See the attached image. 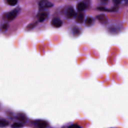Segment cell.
<instances>
[{
	"label": "cell",
	"mask_w": 128,
	"mask_h": 128,
	"mask_svg": "<svg viewBox=\"0 0 128 128\" xmlns=\"http://www.w3.org/2000/svg\"><path fill=\"white\" fill-rule=\"evenodd\" d=\"M54 4L48 0H40L38 2V8L40 10L52 8Z\"/></svg>",
	"instance_id": "1"
},
{
	"label": "cell",
	"mask_w": 128,
	"mask_h": 128,
	"mask_svg": "<svg viewBox=\"0 0 128 128\" xmlns=\"http://www.w3.org/2000/svg\"><path fill=\"white\" fill-rule=\"evenodd\" d=\"M64 14L69 19H72L74 18L76 14L74 9L72 6H69L66 8Z\"/></svg>",
	"instance_id": "2"
},
{
	"label": "cell",
	"mask_w": 128,
	"mask_h": 128,
	"mask_svg": "<svg viewBox=\"0 0 128 128\" xmlns=\"http://www.w3.org/2000/svg\"><path fill=\"white\" fill-rule=\"evenodd\" d=\"M20 10L18 8H16L12 11L9 12L6 14V18L8 21H12L14 20L17 16Z\"/></svg>",
	"instance_id": "3"
},
{
	"label": "cell",
	"mask_w": 128,
	"mask_h": 128,
	"mask_svg": "<svg viewBox=\"0 0 128 128\" xmlns=\"http://www.w3.org/2000/svg\"><path fill=\"white\" fill-rule=\"evenodd\" d=\"M51 25L56 28H59L62 25V22L58 18H54L50 22Z\"/></svg>",
	"instance_id": "4"
},
{
	"label": "cell",
	"mask_w": 128,
	"mask_h": 128,
	"mask_svg": "<svg viewBox=\"0 0 128 128\" xmlns=\"http://www.w3.org/2000/svg\"><path fill=\"white\" fill-rule=\"evenodd\" d=\"M96 18L99 22L102 24H106L108 22V19L106 16L104 14H100L96 16Z\"/></svg>",
	"instance_id": "5"
},
{
	"label": "cell",
	"mask_w": 128,
	"mask_h": 128,
	"mask_svg": "<svg viewBox=\"0 0 128 128\" xmlns=\"http://www.w3.org/2000/svg\"><path fill=\"white\" fill-rule=\"evenodd\" d=\"M88 4L84 2H80L76 5V8L80 12H82L86 10L88 8Z\"/></svg>",
	"instance_id": "6"
},
{
	"label": "cell",
	"mask_w": 128,
	"mask_h": 128,
	"mask_svg": "<svg viewBox=\"0 0 128 128\" xmlns=\"http://www.w3.org/2000/svg\"><path fill=\"white\" fill-rule=\"evenodd\" d=\"M84 20V14L82 12H79L76 16V22L78 24H82Z\"/></svg>",
	"instance_id": "7"
},
{
	"label": "cell",
	"mask_w": 128,
	"mask_h": 128,
	"mask_svg": "<svg viewBox=\"0 0 128 128\" xmlns=\"http://www.w3.org/2000/svg\"><path fill=\"white\" fill-rule=\"evenodd\" d=\"M48 16V13L46 12H40L38 16V19L40 22H42L45 20Z\"/></svg>",
	"instance_id": "8"
},
{
	"label": "cell",
	"mask_w": 128,
	"mask_h": 128,
	"mask_svg": "<svg viewBox=\"0 0 128 128\" xmlns=\"http://www.w3.org/2000/svg\"><path fill=\"white\" fill-rule=\"evenodd\" d=\"M72 32L74 36H78L81 34L82 30L79 28L77 26H74L72 28Z\"/></svg>",
	"instance_id": "9"
},
{
	"label": "cell",
	"mask_w": 128,
	"mask_h": 128,
	"mask_svg": "<svg viewBox=\"0 0 128 128\" xmlns=\"http://www.w3.org/2000/svg\"><path fill=\"white\" fill-rule=\"evenodd\" d=\"M35 124L38 128H46L48 125V123L46 121L42 120H38L36 121Z\"/></svg>",
	"instance_id": "10"
},
{
	"label": "cell",
	"mask_w": 128,
	"mask_h": 128,
	"mask_svg": "<svg viewBox=\"0 0 128 128\" xmlns=\"http://www.w3.org/2000/svg\"><path fill=\"white\" fill-rule=\"evenodd\" d=\"M98 10H99L100 11H104V12H116L118 10V8H106L104 7H99L97 8Z\"/></svg>",
	"instance_id": "11"
},
{
	"label": "cell",
	"mask_w": 128,
	"mask_h": 128,
	"mask_svg": "<svg viewBox=\"0 0 128 128\" xmlns=\"http://www.w3.org/2000/svg\"><path fill=\"white\" fill-rule=\"evenodd\" d=\"M94 23V19L88 16L86 18L85 20V24L86 26H92Z\"/></svg>",
	"instance_id": "12"
},
{
	"label": "cell",
	"mask_w": 128,
	"mask_h": 128,
	"mask_svg": "<svg viewBox=\"0 0 128 128\" xmlns=\"http://www.w3.org/2000/svg\"><path fill=\"white\" fill-rule=\"evenodd\" d=\"M16 118L22 122H26L27 120V118H26V116L24 114H22V113L18 114Z\"/></svg>",
	"instance_id": "13"
},
{
	"label": "cell",
	"mask_w": 128,
	"mask_h": 128,
	"mask_svg": "<svg viewBox=\"0 0 128 128\" xmlns=\"http://www.w3.org/2000/svg\"><path fill=\"white\" fill-rule=\"evenodd\" d=\"M108 31L110 32H111L112 34V33L116 34V32H118V28H117L116 26H112L110 27L109 28Z\"/></svg>",
	"instance_id": "14"
},
{
	"label": "cell",
	"mask_w": 128,
	"mask_h": 128,
	"mask_svg": "<svg viewBox=\"0 0 128 128\" xmlns=\"http://www.w3.org/2000/svg\"><path fill=\"white\" fill-rule=\"evenodd\" d=\"M9 123L8 122L0 120V127H5L8 125Z\"/></svg>",
	"instance_id": "15"
},
{
	"label": "cell",
	"mask_w": 128,
	"mask_h": 128,
	"mask_svg": "<svg viewBox=\"0 0 128 128\" xmlns=\"http://www.w3.org/2000/svg\"><path fill=\"white\" fill-rule=\"evenodd\" d=\"M7 2L9 5L14 6L17 4L18 0H7Z\"/></svg>",
	"instance_id": "16"
},
{
	"label": "cell",
	"mask_w": 128,
	"mask_h": 128,
	"mask_svg": "<svg viewBox=\"0 0 128 128\" xmlns=\"http://www.w3.org/2000/svg\"><path fill=\"white\" fill-rule=\"evenodd\" d=\"M24 126L22 124L20 123V122H14L12 126L11 127L12 128H20Z\"/></svg>",
	"instance_id": "17"
},
{
	"label": "cell",
	"mask_w": 128,
	"mask_h": 128,
	"mask_svg": "<svg viewBox=\"0 0 128 128\" xmlns=\"http://www.w3.org/2000/svg\"><path fill=\"white\" fill-rule=\"evenodd\" d=\"M37 25V22H34V23L30 24H29L28 26H27V29L28 30H30L33 29Z\"/></svg>",
	"instance_id": "18"
},
{
	"label": "cell",
	"mask_w": 128,
	"mask_h": 128,
	"mask_svg": "<svg viewBox=\"0 0 128 128\" xmlns=\"http://www.w3.org/2000/svg\"><path fill=\"white\" fill-rule=\"evenodd\" d=\"M9 26L8 24H4L2 26V32H6Z\"/></svg>",
	"instance_id": "19"
},
{
	"label": "cell",
	"mask_w": 128,
	"mask_h": 128,
	"mask_svg": "<svg viewBox=\"0 0 128 128\" xmlns=\"http://www.w3.org/2000/svg\"><path fill=\"white\" fill-rule=\"evenodd\" d=\"M112 0L115 5H118L121 2L122 0Z\"/></svg>",
	"instance_id": "20"
},
{
	"label": "cell",
	"mask_w": 128,
	"mask_h": 128,
	"mask_svg": "<svg viewBox=\"0 0 128 128\" xmlns=\"http://www.w3.org/2000/svg\"><path fill=\"white\" fill-rule=\"evenodd\" d=\"M108 0H100V2H101L102 4H107L108 3Z\"/></svg>",
	"instance_id": "21"
},
{
	"label": "cell",
	"mask_w": 128,
	"mask_h": 128,
	"mask_svg": "<svg viewBox=\"0 0 128 128\" xmlns=\"http://www.w3.org/2000/svg\"><path fill=\"white\" fill-rule=\"evenodd\" d=\"M69 127H71V128H73V127H74V128H80V126H79L78 124H74V125H72V126H70Z\"/></svg>",
	"instance_id": "22"
},
{
	"label": "cell",
	"mask_w": 128,
	"mask_h": 128,
	"mask_svg": "<svg viewBox=\"0 0 128 128\" xmlns=\"http://www.w3.org/2000/svg\"></svg>",
	"instance_id": "23"
}]
</instances>
